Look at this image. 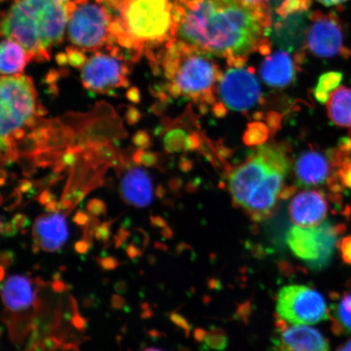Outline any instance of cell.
<instances>
[{
	"instance_id": "1",
	"label": "cell",
	"mask_w": 351,
	"mask_h": 351,
	"mask_svg": "<svg viewBox=\"0 0 351 351\" xmlns=\"http://www.w3.org/2000/svg\"><path fill=\"white\" fill-rule=\"evenodd\" d=\"M176 33L182 41L212 56L241 60L263 44L271 25L265 7L241 0H180Z\"/></svg>"
},
{
	"instance_id": "2",
	"label": "cell",
	"mask_w": 351,
	"mask_h": 351,
	"mask_svg": "<svg viewBox=\"0 0 351 351\" xmlns=\"http://www.w3.org/2000/svg\"><path fill=\"white\" fill-rule=\"evenodd\" d=\"M289 169L285 152L263 146L231 173L229 190L237 205L256 221L274 213Z\"/></svg>"
},
{
	"instance_id": "3",
	"label": "cell",
	"mask_w": 351,
	"mask_h": 351,
	"mask_svg": "<svg viewBox=\"0 0 351 351\" xmlns=\"http://www.w3.org/2000/svg\"><path fill=\"white\" fill-rule=\"evenodd\" d=\"M70 2L16 0L3 16L2 36L19 43L29 59H49V50L62 42L72 13Z\"/></svg>"
},
{
	"instance_id": "4",
	"label": "cell",
	"mask_w": 351,
	"mask_h": 351,
	"mask_svg": "<svg viewBox=\"0 0 351 351\" xmlns=\"http://www.w3.org/2000/svg\"><path fill=\"white\" fill-rule=\"evenodd\" d=\"M170 0H122L111 33L123 47L141 52L145 43H163L176 34Z\"/></svg>"
},
{
	"instance_id": "5",
	"label": "cell",
	"mask_w": 351,
	"mask_h": 351,
	"mask_svg": "<svg viewBox=\"0 0 351 351\" xmlns=\"http://www.w3.org/2000/svg\"><path fill=\"white\" fill-rule=\"evenodd\" d=\"M210 56L182 41L171 44L163 60L170 91L194 99L208 96L219 74Z\"/></svg>"
},
{
	"instance_id": "6",
	"label": "cell",
	"mask_w": 351,
	"mask_h": 351,
	"mask_svg": "<svg viewBox=\"0 0 351 351\" xmlns=\"http://www.w3.org/2000/svg\"><path fill=\"white\" fill-rule=\"evenodd\" d=\"M0 98L1 150L8 157L12 153L13 141L22 137L26 127L33 124L39 108L32 78L21 74L1 77Z\"/></svg>"
},
{
	"instance_id": "7",
	"label": "cell",
	"mask_w": 351,
	"mask_h": 351,
	"mask_svg": "<svg viewBox=\"0 0 351 351\" xmlns=\"http://www.w3.org/2000/svg\"><path fill=\"white\" fill-rule=\"evenodd\" d=\"M267 37L280 49L293 52L304 44L309 27L311 0H269Z\"/></svg>"
},
{
	"instance_id": "8",
	"label": "cell",
	"mask_w": 351,
	"mask_h": 351,
	"mask_svg": "<svg viewBox=\"0 0 351 351\" xmlns=\"http://www.w3.org/2000/svg\"><path fill=\"white\" fill-rule=\"evenodd\" d=\"M339 228L330 222L313 227L293 226L288 231L287 243L295 256L311 269L319 270L332 260Z\"/></svg>"
},
{
	"instance_id": "9",
	"label": "cell",
	"mask_w": 351,
	"mask_h": 351,
	"mask_svg": "<svg viewBox=\"0 0 351 351\" xmlns=\"http://www.w3.org/2000/svg\"><path fill=\"white\" fill-rule=\"evenodd\" d=\"M276 309L280 319L295 326L317 324L328 317L322 293L306 285H291L280 289Z\"/></svg>"
},
{
	"instance_id": "10",
	"label": "cell",
	"mask_w": 351,
	"mask_h": 351,
	"mask_svg": "<svg viewBox=\"0 0 351 351\" xmlns=\"http://www.w3.org/2000/svg\"><path fill=\"white\" fill-rule=\"evenodd\" d=\"M112 19L104 8L82 3L70 15L68 34L73 45L85 51H97L114 38L111 33Z\"/></svg>"
},
{
	"instance_id": "11",
	"label": "cell",
	"mask_w": 351,
	"mask_h": 351,
	"mask_svg": "<svg viewBox=\"0 0 351 351\" xmlns=\"http://www.w3.org/2000/svg\"><path fill=\"white\" fill-rule=\"evenodd\" d=\"M344 30L339 17L331 12L311 14V24L306 35V44L311 53L320 58L343 56L348 58L351 50L345 45Z\"/></svg>"
},
{
	"instance_id": "12",
	"label": "cell",
	"mask_w": 351,
	"mask_h": 351,
	"mask_svg": "<svg viewBox=\"0 0 351 351\" xmlns=\"http://www.w3.org/2000/svg\"><path fill=\"white\" fill-rule=\"evenodd\" d=\"M117 54L96 53L86 61L82 69V82L87 90L105 93L129 84V68Z\"/></svg>"
},
{
	"instance_id": "13",
	"label": "cell",
	"mask_w": 351,
	"mask_h": 351,
	"mask_svg": "<svg viewBox=\"0 0 351 351\" xmlns=\"http://www.w3.org/2000/svg\"><path fill=\"white\" fill-rule=\"evenodd\" d=\"M222 102L234 111H247L260 102L261 90L254 73L245 68H234L223 74L219 82Z\"/></svg>"
},
{
	"instance_id": "14",
	"label": "cell",
	"mask_w": 351,
	"mask_h": 351,
	"mask_svg": "<svg viewBox=\"0 0 351 351\" xmlns=\"http://www.w3.org/2000/svg\"><path fill=\"white\" fill-rule=\"evenodd\" d=\"M289 212L296 226H317L326 217L328 203L322 192L304 191L293 197Z\"/></svg>"
},
{
	"instance_id": "15",
	"label": "cell",
	"mask_w": 351,
	"mask_h": 351,
	"mask_svg": "<svg viewBox=\"0 0 351 351\" xmlns=\"http://www.w3.org/2000/svg\"><path fill=\"white\" fill-rule=\"evenodd\" d=\"M33 237L35 243L44 252L59 251L69 238L64 215L56 212L42 215L34 223Z\"/></svg>"
},
{
	"instance_id": "16",
	"label": "cell",
	"mask_w": 351,
	"mask_h": 351,
	"mask_svg": "<svg viewBox=\"0 0 351 351\" xmlns=\"http://www.w3.org/2000/svg\"><path fill=\"white\" fill-rule=\"evenodd\" d=\"M119 191L125 203L135 208H146L153 199L151 178L147 172L137 167H132L123 175Z\"/></svg>"
},
{
	"instance_id": "17",
	"label": "cell",
	"mask_w": 351,
	"mask_h": 351,
	"mask_svg": "<svg viewBox=\"0 0 351 351\" xmlns=\"http://www.w3.org/2000/svg\"><path fill=\"white\" fill-rule=\"evenodd\" d=\"M2 298L8 313L19 314L29 310L35 302L32 280L22 275L10 276L3 284Z\"/></svg>"
},
{
	"instance_id": "18",
	"label": "cell",
	"mask_w": 351,
	"mask_h": 351,
	"mask_svg": "<svg viewBox=\"0 0 351 351\" xmlns=\"http://www.w3.org/2000/svg\"><path fill=\"white\" fill-rule=\"evenodd\" d=\"M330 173V166L323 154L311 150L302 154L295 164L298 184L315 186L326 182Z\"/></svg>"
},
{
	"instance_id": "19",
	"label": "cell",
	"mask_w": 351,
	"mask_h": 351,
	"mask_svg": "<svg viewBox=\"0 0 351 351\" xmlns=\"http://www.w3.org/2000/svg\"><path fill=\"white\" fill-rule=\"evenodd\" d=\"M280 345L293 351H329L326 339L317 329L295 324L280 331Z\"/></svg>"
},
{
	"instance_id": "20",
	"label": "cell",
	"mask_w": 351,
	"mask_h": 351,
	"mask_svg": "<svg viewBox=\"0 0 351 351\" xmlns=\"http://www.w3.org/2000/svg\"><path fill=\"white\" fill-rule=\"evenodd\" d=\"M261 76L271 86L285 87L291 84L295 76L291 56L287 51H278L267 57L261 65Z\"/></svg>"
},
{
	"instance_id": "21",
	"label": "cell",
	"mask_w": 351,
	"mask_h": 351,
	"mask_svg": "<svg viewBox=\"0 0 351 351\" xmlns=\"http://www.w3.org/2000/svg\"><path fill=\"white\" fill-rule=\"evenodd\" d=\"M0 54V69L3 76L23 73L26 64L30 60L25 48L10 39L2 42Z\"/></svg>"
},
{
	"instance_id": "22",
	"label": "cell",
	"mask_w": 351,
	"mask_h": 351,
	"mask_svg": "<svg viewBox=\"0 0 351 351\" xmlns=\"http://www.w3.org/2000/svg\"><path fill=\"white\" fill-rule=\"evenodd\" d=\"M327 112L333 124L351 128V88L341 86L329 95Z\"/></svg>"
},
{
	"instance_id": "23",
	"label": "cell",
	"mask_w": 351,
	"mask_h": 351,
	"mask_svg": "<svg viewBox=\"0 0 351 351\" xmlns=\"http://www.w3.org/2000/svg\"><path fill=\"white\" fill-rule=\"evenodd\" d=\"M342 77L343 75L339 72H329L323 74L319 77L317 86L315 90V98L320 103L327 102L329 95H331V91L339 86Z\"/></svg>"
},
{
	"instance_id": "24",
	"label": "cell",
	"mask_w": 351,
	"mask_h": 351,
	"mask_svg": "<svg viewBox=\"0 0 351 351\" xmlns=\"http://www.w3.org/2000/svg\"><path fill=\"white\" fill-rule=\"evenodd\" d=\"M335 319L340 331L351 332V295L344 296L337 302Z\"/></svg>"
},
{
	"instance_id": "25",
	"label": "cell",
	"mask_w": 351,
	"mask_h": 351,
	"mask_svg": "<svg viewBox=\"0 0 351 351\" xmlns=\"http://www.w3.org/2000/svg\"><path fill=\"white\" fill-rule=\"evenodd\" d=\"M339 179L346 188L351 189V160L343 162L339 165Z\"/></svg>"
},
{
	"instance_id": "26",
	"label": "cell",
	"mask_w": 351,
	"mask_h": 351,
	"mask_svg": "<svg viewBox=\"0 0 351 351\" xmlns=\"http://www.w3.org/2000/svg\"><path fill=\"white\" fill-rule=\"evenodd\" d=\"M341 252L344 261L351 265V236L342 240Z\"/></svg>"
},
{
	"instance_id": "27",
	"label": "cell",
	"mask_w": 351,
	"mask_h": 351,
	"mask_svg": "<svg viewBox=\"0 0 351 351\" xmlns=\"http://www.w3.org/2000/svg\"><path fill=\"white\" fill-rule=\"evenodd\" d=\"M68 58L69 63L73 66H83L86 62L85 57L81 52L77 50L71 49L68 51Z\"/></svg>"
},
{
	"instance_id": "28",
	"label": "cell",
	"mask_w": 351,
	"mask_h": 351,
	"mask_svg": "<svg viewBox=\"0 0 351 351\" xmlns=\"http://www.w3.org/2000/svg\"><path fill=\"white\" fill-rule=\"evenodd\" d=\"M100 265L104 267V269L111 270L115 269L118 265V262L115 258L108 257L104 258V260L99 261Z\"/></svg>"
},
{
	"instance_id": "29",
	"label": "cell",
	"mask_w": 351,
	"mask_h": 351,
	"mask_svg": "<svg viewBox=\"0 0 351 351\" xmlns=\"http://www.w3.org/2000/svg\"><path fill=\"white\" fill-rule=\"evenodd\" d=\"M110 232L108 227L104 226L99 227L95 231V237L99 241H106L109 238Z\"/></svg>"
},
{
	"instance_id": "30",
	"label": "cell",
	"mask_w": 351,
	"mask_h": 351,
	"mask_svg": "<svg viewBox=\"0 0 351 351\" xmlns=\"http://www.w3.org/2000/svg\"><path fill=\"white\" fill-rule=\"evenodd\" d=\"M89 210L91 213L95 215V216H98V215L103 213L104 212V207L102 204L99 203H92L89 205Z\"/></svg>"
},
{
	"instance_id": "31",
	"label": "cell",
	"mask_w": 351,
	"mask_h": 351,
	"mask_svg": "<svg viewBox=\"0 0 351 351\" xmlns=\"http://www.w3.org/2000/svg\"><path fill=\"white\" fill-rule=\"evenodd\" d=\"M320 3H322L323 5H326L327 7L331 6H340L341 4L348 2V0H317Z\"/></svg>"
},
{
	"instance_id": "32",
	"label": "cell",
	"mask_w": 351,
	"mask_h": 351,
	"mask_svg": "<svg viewBox=\"0 0 351 351\" xmlns=\"http://www.w3.org/2000/svg\"><path fill=\"white\" fill-rule=\"evenodd\" d=\"M2 267L4 265H10L13 261V254L5 252L2 253L1 256Z\"/></svg>"
},
{
	"instance_id": "33",
	"label": "cell",
	"mask_w": 351,
	"mask_h": 351,
	"mask_svg": "<svg viewBox=\"0 0 351 351\" xmlns=\"http://www.w3.org/2000/svg\"><path fill=\"white\" fill-rule=\"evenodd\" d=\"M90 245L87 241H78L75 245L76 251L78 253H86Z\"/></svg>"
},
{
	"instance_id": "34",
	"label": "cell",
	"mask_w": 351,
	"mask_h": 351,
	"mask_svg": "<svg viewBox=\"0 0 351 351\" xmlns=\"http://www.w3.org/2000/svg\"><path fill=\"white\" fill-rule=\"evenodd\" d=\"M2 232L6 236H12L16 232V227L14 223L13 225L12 223H7L5 228H2Z\"/></svg>"
},
{
	"instance_id": "35",
	"label": "cell",
	"mask_w": 351,
	"mask_h": 351,
	"mask_svg": "<svg viewBox=\"0 0 351 351\" xmlns=\"http://www.w3.org/2000/svg\"><path fill=\"white\" fill-rule=\"evenodd\" d=\"M241 1L250 7H265L263 3L267 0H241Z\"/></svg>"
},
{
	"instance_id": "36",
	"label": "cell",
	"mask_w": 351,
	"mask_h": 351,
	"mask_svg": "<svg viewBox=\"0 0 351 351\" xmlns=\"http://www.w3.org/2000/svg\"><path fill=\"white\" fill-rule=\"evenodd\" d=\"M127 254L130 258H135L139 256V251L137 247H133V245H130L128 249H127Z\"/></svg>"
},
{
	"instance_id": "37",
	"label": "cell",
	"mask_w": 351,
	"mask_h": 351,
	"mask_svg": "<svg viewBox=\"0 0 351 351\" xmlns=\"http://www.w3.org/2000/svg\"><path fill=\"white\" fill-rule=\"evenodd\" d=\"M337 351H351V340L346 342L344 346H341Z\"/></svg>"
},
{
	"instance_id": "38",
	"label": "cell",
	"mask_w": 351,
	"mask_h": 351,
	"mask_svg": "<svg viewBox=\"0 0 351 351\" xmlns=\"http://www.w3.org/2000/svg\"><path fill=\"white\" fill-rule=\"evenodd\" d=\"M279 351H293V350L287 348V346L280 345Z\"/></svg>"
},
{
	"instance_id": "39",
	"label": "cell",
	"mask_w": 351,
	"mask_h": 351,
	"mask_svg": "<svg viewBox=\"0 0 351 351\" xmlns=\"http://www.w3.org/2000/svg\"><path fill=\"white\" fill-rule=\"evenodd\" d=\"M143 351H163V350L156 349V348H148V349L144 350Z\"/></svg>"
},
{
	"instance_id": "40",
	"label": "cell",
	"mask_w": 351,
	"mask_h": 351,
	"mask_svg": "<svg viewBox=\"0 0 351 351\" xmlns=\"http://www.w3.org/2000/svg\"><path fill=\"white\" fill-rule=\"evenodd\" d=\"M52 1H56V2H68L69 0H52Z\"/></svg>"
}]
</instances>
